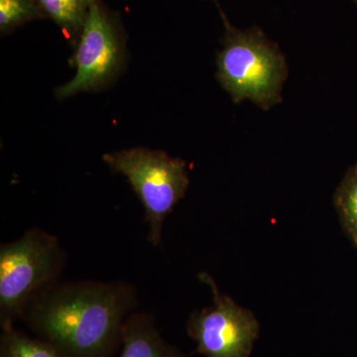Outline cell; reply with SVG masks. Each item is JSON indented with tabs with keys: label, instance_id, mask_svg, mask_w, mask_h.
Segmentation results:
<instances>
[{
	"label": "cell",
	"instance_id": "1",
	"mask_svg": "<svg viewBox=\"0 0 357 357\" xmlns=\"http://www.w3.org/2000/svg\"><path fill=\"white\" fill-rule=\"evenodd\" d=\"M137 307L128 282L57 281L28 301L20 319L60 357H114Z\"/></svg>",
	"mask_w": 357,
	"mask_h": 357
},
{
	"label": "cell",
	"instance_id": "2",
	"mask_svg": "<svg viewBox=\"0 0 357 357\" xmlns=\"http://www.w3.org/2000/svg\"><path fill=\"white\" fill-rule=\"evenodd\" d=\"M222 15L225 34L217 56L218 81L236 103L248 98L267 110L281 102L287 64L278 47L261 30L241 31Z\"/></svg>",
	"mask_w": 357,
	"mask_h": 357
},
{
	"label": "cell",
	"instance_id": "3",
	"mask_svg": "<svg viewBox=\"0 0 357 357\" xmlns=\"http://www.w3.org/2000/svg\"><path fill=\"white\" fill-rule=\"evenodd\" d=\"M66 252L57 236L33 227L16 241L0 245V326H14L28 301L59 281Z\"/></svg>",
	"mask_w": 357,
	"mask_h": 357
},
{
	"label": "cell",
	"instance_id": "4",
	"mask_svg": "<svg viewBox=\"0 0 357 357\" xmlns=\"http://www.w3.org/2000/svg\"><path fill=\"white\" fill-rule=\"evenodd\" d=\"M102 160L112 173L128 178L144 208L148 243L157 248L161 243L166 218L189 187L187 163L161 150L143 147L109 152Z\"/></svg>",
	"mask_w": 357,
	"mask_h": 357
},
{
	"label": "cell",
	"instance_id": "5",
	"mask_svg": "<svg viewBox=\"0 0 357 357\" xmlns=\"http://www.w3.org/2000/svg\"><path fill=\"white\" fill-rule=\"evenodd\" d=\"M126 59V34L121 16L102 0H93L70 61L76 75L56 89V98L63 100L83 91L96 93L109 88L121 77Z\"/></svg>",
	"mask_w": 357,
	"mask_h": 357
},
{
	"label": "cell",
	"instance_id": "6",
	"mask_svg": "<svg viewBox=\"0 0 357 357\" xmlns=\"http://www.w3.org/2000/svg\"><path fill=\"white\" fill-rule=\"evenodd\" d=\"M199 278L211 288L213 299V306L195 311L188 323L197 351L206 357H248L259 328L255 317L220 293L211 275Z\"/></svg>",
	"mask_w": 357,
	"mask_h": 357
},
{
	"label": "cell",
	"instance_id": "7",
	"mask_svg": "<svg viewBox=\"0 0 357 357\" xmlns=\"http://www.w3.org/2000/svg\"><path fill=\"white\" fill-rule=\"evenodd\" d=\"M119 357H181L177 349L160 333L149 312L136 310L126 319Z\"/></svg>",
	"mask_w": 357,
	"mask_h": 357
},
{
	"label": "cell",
	"instance_id": "8",
	"mask_svg": "<svg viewBox=\"0 0 357 357\" xmlns=\"http://www.w3.org/2000/svg\"><path fill=\"white\" fill-rule=\"evenodd\" d=\"M46 16L60 28L73 46L77 44L88 20L93 0H38Z\"/></svg>",
	"mask_w": 357,
	"mask_h": 357
},
{
	"label": "cell",
	"instance_id": "9",
	"mask_svg": "<svg viewBox=\"0 0 357 357\" xmlns=\"http://www.w3.org/2000/svg\"><path fill=\"white\" fill-rule=\"evenodd\" d=\"M340 223L357 248V163L345 174L333 196Z\"/></svg>",
	"mask_w": 357,
	"mask_h": 357
},
{
	"label": "cell",
	"instance_id": "10",
	"mask_svg": "<svg viewBox=\"0 0 357 357\" xmlns=\"http://www.w3.org/2000/svg\"><path fill=\"white\" fill-rule=\"evenodd\" d=\"M0 357H60L53 347L29 337L14 326L4 328L0 335Z\"/></svg>",
	"mask_w": 357,
	"mask_h": 357
},
{
	"label": "cell",
	"instance_id": "11",
	"mask_svg": "<svg viewBox=\"0 0 357 357\" xmlns=\"http://www.w3.org/2000/svg\"><path fill=\"white\" fill-rule=\"evenodd\" d=\"M47 20L38 0H0V33L10 34L31 21Z\"/></svg>",
	"mask_w": 357,
	"mask_h": 357
},
{
	"label": "cell",
	"instance_id": "12",
	"mask_svg": "<svg viewBox=\"0 0 357 357\" xmlns=\"http://www.w3.org/2000/svg\"><path fill=\"white\" fill-rule=\"evenodd\" d=\"M356 1L357 2V0H356Z\"/></svg>",
	"mask_w": 357,
	"mask_h": 357
}]
</instances>
